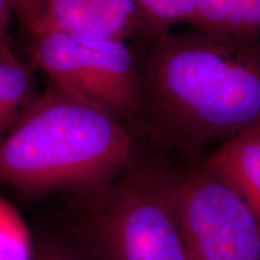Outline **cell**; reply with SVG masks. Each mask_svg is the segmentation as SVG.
<instances>
[{
    "instance_id": "obj_1",
    "label": "cell",
    "mask_w": 260,
    "mask_h": 260,
    "mask_svg": "<svg viewBox=\"0 0 260 260\" xmlns=\"http://www.w3.org/2000/svg\"><path fill=\"white\" fill-rule=\"evenodd\" d=\"M140 123L155 147L194 160L260 126V37L193 29L140 42Z\"/></svg>"
},
{
    "instance_id": "obj_2",
    "label": "cell",
    "mask_w": 260,
    "mask_h": 260,
    "mask_svg": "<svg viewBox=\"0 0 260 260\" xmlns=\"http://www.w3.org/2000/svg\"><path fill=\"white\" fill-rule=\"evenodd\" d=\"M138 146L103 107L51 82L0 141V183L27 198L92 200L118 180Z\"/></svg>"
},
{
    "instance_id": "obj_3",
    "label": "cell",
    "mask_w": 260,
    "mask_h": 260,
    "mask_svg": "<svg viewBox=\"0 0 260 260\" xmlns=\"http://www.w3.org/2000/svg\"><path fill=\"white\" fill-rule=\"evenodd\" d=\"M168 177L157 155L136 148L118 180L90 200L82 235L98 259L191 260Z\"/></svg>"
},
{
    "instance_id": "obj_4",
    "label": "cell",
    "mask_w": 260,
    "mask_h": 260,
    "mask_svg": "<svg viewBox=\"0 0 260 260\" xmlns=\"http://www.w3.org/2000/svg\"><path fill=\"white\" fill-rule=\"evenodd\" d=\"M29 50L34 69L111 113L119 122L139 125L142 88L136 56L126 41L42 31Z\"/></svg>"
},
{
    "instance_id": "obj_5",
    "label": "cell",
    "mask_w": 260,
    "mask_h": 260,
    "mask_svg": "<svg viewBox=\"0 0 260 260\" xmlns=\"http://www.w3.org/2000/svg\"><path fill=\"white\" fill-rule=\"evenodd\" d=\"M169 194L191 260H260V224L203 164L169 169Z\"/></svg>"
},
{
    "instance_id": "obj_6",
    "label": "cell",
    "mask_w": 260,
    "mask_h": 260,
    "mask_svg": "<svg viewBox=\"0 0 260 260\" xmlns=\"http://www.w3.org/2000/svg\"><path fill=\"white\" fill-rule=\"evenodd\" d=\"M48 30L126 42L144 40L134 0H45L38 34Z\"/></svg>"
},
{
    "instance_id": "obj_7",
    "label": "cell",
    "mask_w": 260,
    "mask_h": 260,
    "mask_svg": "<svg viewBox=\"0 0 260 260\" xmlns=\"http://www.w3.org/2000/svg\"><path fill=\"white\" fill-rule=\"evenodd\" d=\"M203 165L242 198L260 224V126L224 140Z\"/></svg>"
},
{
    "instance_id": "obj_8",
    "label": "cell",
    "mask_w": 260,
    "mask_h": 260,
    "mask_svg": "<svg viewBox=\"0 0 260 260\" xmlns=\"http://www.w3.org/2000/svg\"><path fill=\"white\" fill-rule=\"evenodd\" d=\"M35 69L16 56L10 42L0 50V141L39 95Z\"/></svg>"
},
{
    "instance_id": "obj_9",
    "label": "cell",
    "mask_w": 260,
    "mask_h": 260,
    "mask_svg": "<svg viewBox=\"0 0 260 260\" xmlns=\"http://www.w3.org/2000/svg\"><path fill=\"white\" fill-rule=\"evenodd\" d=\"M134 2L144 29V40L169 32L171 27L178 23L183 22L189 23L198 5V0H134Z\"/></svg>"
},
{
    "instance_id": "obj_10",
    "label": "cell",
    "mask_w": 260,
    "mask_h": 260,
    "mask_svg": "<svg viewBox=\"0 0 260 260\" xmlns=\"http://www.w3.org/2000/svg\"><path fill=\"white\" fill-rule=\"evenodd\" d=\"M30 235L14 207L0 194V260H32Z\"/></svg>"
},
{
    "instance_id": "obj_11",
    "label": "cell",
    "mask_w": 260,
    "mask_h": 260,
    "mask_svg": "<svg viewBox=\"0 0 260 260\" xmlns=\"http://www.w3.org/2000/svg\"><path fill=\"white\" fill-rule=\"evenodd\" d=\"M236 3L237 0H198L189 24L198 30L226 34Z\"/></svg>"
},
{
    "instance_id": "obj_12",
    "label": "cell",
    "mask_w": 260,
    "mask_h": 260,
    "mask_svg": "<svg viewBox=\"0 0 260 260\" xmlns=\"http://www.w3.org/2000/svg\"><path fill=\"white\" fill-rule=\"evenodd\" d=\"M32 260H99L88 248H77L69 243L46 239L34 248Z\"/></svg>"
},
{
    "instance_id": "obj_13",
    "label": "cell",
    "mask_w": 260,
    "mask_h": 260,
    "mask_svg": "<svg viewBox=\"0 0 260 260\" xmlns=\"http://www.w3.org/2000/svg\"><path fill=\"white\" fill-rule=\"evenodd\" d=\"M10 8L22 27L31 37L40 31L45 14V0H8Z\"/></svg>"
},
{
    "instance_id": "obj_14",
    "label": "cell",
    "mask_w": 260,
    "mask_h": 260,
    "mask_svg": "<svg viewBox=\"0 0 260 260\" xmlns=\"http://www.w3.org/2000/svg\"><path fill=\"white\" fill-rule=\"evenodd\" d=\"M12 10L8 0H0V50L9 44L8 30L12 17Z\"/></svg>"
}]
</instances>
